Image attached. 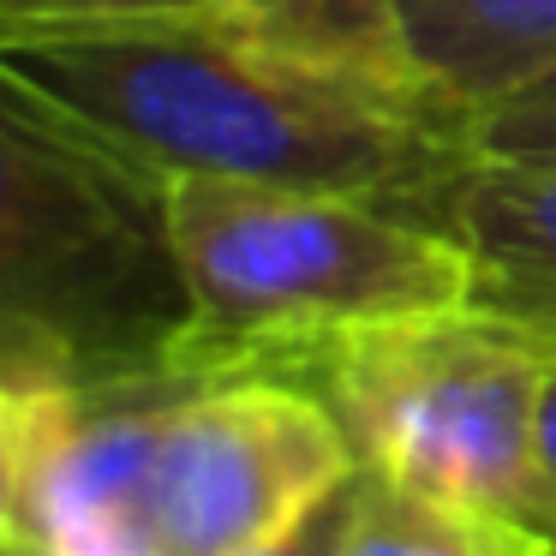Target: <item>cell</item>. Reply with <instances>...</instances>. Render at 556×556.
Masks as SVG:
<instances>
[{
  "label": "cell",
  "instance_id": "cell-1",
  "mask_svg": "<svg viewBox=\"0 0 556 556\" xmlns=\"http://www.w3.org/2000/svg\"><path fill=\"white\" fill-rule=\"evenodd\" d=\"M0 85L132 168L353 192L425 222L479 156V114L198 7L156 18L0 25Z\"/></svg>",
  "mask_w": 556,
  "mask_h": 556
},
{
  "label": "cell",
  "instance_id": "cell-2",
  "mask_svg": "<svg viewBox=\"0 0 556 556\" xmlns=\"http://www.w3.org/2000/svg\"><path fill=\"white\" fill-rule=\"evenodd\" d=\"M168 233L192 377H300L348 336L472 312V257L377 198L174 174Z\"/></svg>",
  "mask_w": 556,
  "mask_h": 556
},
{
  "label": "cell",
  "instance_id": "cell-3",
  "mask_svg": "<svg viewBox=\"0 0 556 556\" xmlns=\"http://www.w3.org/2000/svg\"><path fill=\"white\" fill-rule=\"evenodd\" d=\"M186 329L192 300L168 233V180L7 97L0 377H162L180 371Z\"/></svg>",
  "mask_w": 556,
  "mask_h": 556
},
{
  "label": "cell",
  "instance_id": "cell-4",
  "mask_svg": "<svg viewBox=\"0 0 556 556\" xmlns=\"http://www.w3.org/2000/svg\"><path fill=\"white\" fill-rule=\"evenodd\" d=\"M544 365V341L455 312L348 336L293 383L336 413L359 472L532 520L556 539V496L539 467Z\"/></svg>",
  "mask_w": 556,
  "mask_h": 556
},
{
  "label": "cell",
  "instance_id": "cell-5",
  "mask_svg": "<svg viewBox=\"0 0 556 556\" xmlns=\"http://www.w3.org/2000/svg\"><path fill=\"white\" fill-rule=\"evenodd\" d=\"M359 479L336 413L293 377H198L150 460V556H257Z\"/></svg>",
  "mask_w": 556,
  "mask_h": 556
},
{
  "label": "cell",
  "instance_id": "cell-6",
  "mask_svg": "<svg viewBox=\"0 0 556 556\" xmlns=\"http://www.w3.org/2000/svg\"><path fill=\"white\" fill-rule=\"evenodd\" d=\"M186 383L0 377V556H150V460Z\"/></svg>",
  "mask_w": 556,
  "mask_h": 556
},
{
  "label": "cell",
  "instance_id": "cell-7",
  "mask_svg": "<svg viewBox=\"0 0 556 556\" xmlns=\"http://www.w3.org/2000/svg\"><path fill=\"white\" fill-rule=\"evenodd\" d=\"M472 257V312L556 348V156H479L425 210Z\"/></svg>",
  "mask_w": 556,
  "mask_h": 556
},
{
  "label": "cell",
  "instance_id": "cell-8",
  "mask_svg": "<svg viewBox=\"0 0 556 556\" xmlns=\"http://www.w3.org/2000/svg\"><path fill=\"white\" fill-rule=\"evenodd\" d=\"M413 73L455 109L484 114L556 78V0H389Z\"/></svg>",
  "mask_w": 556,
  "mask_h": 556
},
{
  "label": "cell",
  "instance_id": "cell-9",
  "mask_svg": "<svg viewBox=\"0 0 556 556\" xmlns=\"http://www.w3.org/2000/svg\"><path fill=\"white\" fill-rule=\"evenodd\" d=\"M336 556H556V539L532 520L401 491L359 472Z\"/></svg>",
  "mask_w": 556,
  "mask_h": 556
},
{
  "label": "cell",
  "instance_id": "cell-10",
  "mask_svg": "<svg viewBox=\"0 0 556 556\" xmlns=\"http://www.w3.org/2000/svg\"><path fill=\"white\" fill-rule=\"evenodd\" d=\"M210 7L252 30L293 42V49L329 54V61L413 73V61L401 54L395 7L389 0H210Z\"/></svg>",
  "mask_w": 556,
  "mask_h": 556
},
{
  "label": "cell",
  "instance_id": "cell-11",
  "mask_svg": "<svg viewBox=\"0 0 556 556\" xmlns=\"http://www.w3.org/2000/svg\"><path fill=\"white\" fill-rule=\"evenodd\" d=\"M479 150H491V156H556V78H539L520 97L484 109Z\"/></svg>",
  "mask_w": 556,
  "mask_h": 556
},
{
  "label": "cell",
  "instance_id": "cell-12",
  "mask_svg": "<svg viewBox=\"0 0 556 556\" xmlns=\"http://www.w3.org/2000/svg\"><path fill=\"white\" fill-rule=\"evenodd\" d=\"M210 0H0V25H73V18H156L198 13Z\"/></svg>",
  "mask_w": 556,
  "mask_h": 556
},
{
  "label": "cell",
  "instance_id": "cell-13",
  "mask_svg": "<svg viewBox=\"0 0 556 556\" xmlns=\"http://www.w3.org/2000/svg\"><path fill=\"white\" fill-rule=\"evenodd\" d=\"M348 496H353V484L341 496H329L324 508H317L305 527H293L288 539H276L269 551H257V556H336V544H341V520H348Z\"/></svg>",
  "mask_w": 556,
  "mask_h": 556
},
{
  "label": "cell",
  "instance_id": "cell-14",
  "mask_svg": "<svg viewBox=\"0 0 556 556\" xmlns=\"http://www.w3.org/2000/svg\"><path fill=\"white\" fill-rule=\"evenodd\" d=\"M539 467L556 496V348H551V365H544V395H539Z\"/></svg>",
  "mask_w": 556,
  "mask_h": 556
}]
</instances>
